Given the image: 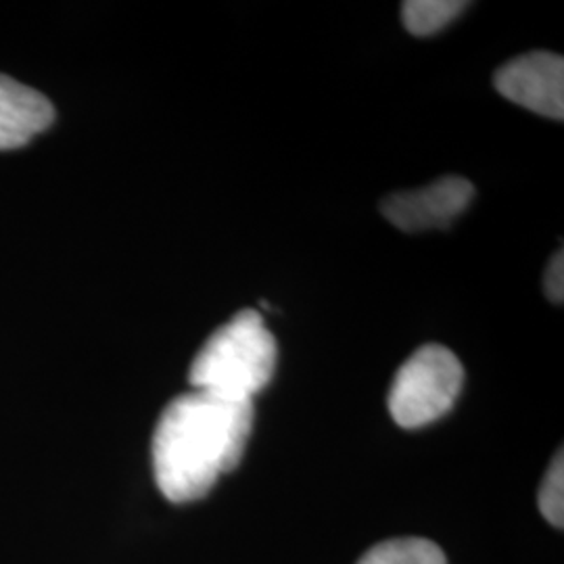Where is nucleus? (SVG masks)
<instances>
[{"label": "nucleus", "mask_w": 564, "mask_h": 564, "mask_svg": "<svg viewBox=\"0 0 564 564\" xmlns=\"http://www.w3.org/2000/svg\"><path fill=\"white\" fill-rule=\"evenodd\" d=\"M253 419V402L199 389L167 403L151 444L155 484L165 500L186 505L205 498L241 463Z\"/></svg>", "instance_id": "nucleus-1"}, {"label": "nucleus", "mask_w": 564, "mask_h": 564, "mask_svg": "<svg viewBox=\"0 0 564 564\" xmlns=\"http://www.w3.org/2000/svg\"><path fill=\"white\" fill-rule=\"evenodd\" d=\"M464 368L444 345L429 343L416 349L398 370L389 389V412L403 429H421L440 421L458 400Z\"/></svg>", "instance_id": "nucleus-3"}, {"label": "nucleus", "mask_w": 564, "mask_h": 564, "mask_svg": "<svg viewBox=\"0 0 564 564\" xmlns=\"http://www.w3.org/2000/svg\"><path fill=\"white\" fill-rule=\"evenodd\" d=\"M468 2L463 0H408L403 2V25L414 36H431L456 20Z\"/></svg>", "instance_id": "nucleus-8"}, {"label": "nucleus", "mask_w": 564, "mask_h": 564, "mask_svg": "<svg viewBox=\"0 0 564 564\" xmlns=\"http://www.w3.org/2000/svg\"><path fill=\"white\" fill-rule=\"evenodd\" d=\"M55 121V107L42 93L0 74V151L20 149Z\"/></svg>", "instance_id": "nucleus-6"}, {"label": "nucleus", "mask_w": 564, "mask_h": 564, "mask_svg": "<svg viewBox=\"0 0 564 564\" xmlns=\"http://www.w3.org/2000/svg\"><path fill=\"white\" fill-rule=\"evenodd\" d=\"M358 564H447V558L431 540L400 538L372 545Z\"/></svg>", "instance_id": "nucleus-7"}, {"label": "nucleus", "mask_w": 564, "mask_h": 564, "mask_svg": "<svg viewBox=\"0 0 564 564\" xmlns=\"http://www.w3.org/2000/svg\"><path fill=\"white\" fill-rule=\"evenodd\" d=\"M544 289L547 300L563 303L564 300V258L563 249H558L545 268Z\"/></svg>", "instance_id": "nucleus-10"}, {"label": "nucleus", "mask_w": 564, "mask_h": 564, "mask_svg": "<svg viewBox=\"0 0 564 564\" xmlns=\"http://www.w3.org/2000/svg\"><path fill=\"white\" fill-rule=\"evenodd\" d=\"M494 84L508 101L550 120H563L564 61L561 55L535 51L508 61L496 72Z\"/></svg>", "instance_id": "nucleus-4"}, {"label": "nucleus", "mask_w": 564, "mask_h": 564, "mask_svg": "<svg viewBox=\"0 0 564 564\" xmlns=\"http://www.w3.org/2000/svg\"><path fill=\"white\" fill-rule=\"evenodd\" d=\"M473 197V182L463 176H445L423 188L387 197L381 203V212L403 232H423L449 226L470 205Z\"/></svg>", "instance_id": "nucleus-5"}, {"label": "nucleus", "mask_w": 564, "mask_h": 564, "mask_svg": "<svg viewBox=\"0 0 564 564\" xmlns=\"http://www.w3.org/2000/svg\"><path fill=\"white\" fill-rule=\"evenodd\" d=\"M538 505L544 514L545 521L558 529L564 524V463L563 449L554 456L545 473L544 484L540 487Z\"/></svg>", "instance_id": "nucleus-9"}, {"label": "nucleus", "mask_w": 564, "mask_h": 564, "mask_svg": "<svg viewBox=\"0 0 564 564\" xmlns=\"http://www.w3.org/2000/svg\"><path fill=\"white\" fill-rule=\"evenodd\" d=\"M279 347L260 312L245 307L218 326L191 364L188 383L230 400H249L272 381Z\"/></svg>", "instance_id": "nucleus-2"}]
</instances>
